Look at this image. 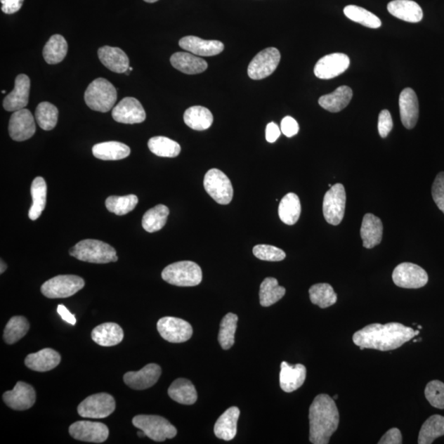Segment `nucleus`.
<instances>
[{
	"mask_svg": "<svg viewBox=\"0 0 444 444\" xmlns=\"http://www.w3.org/2000/svg\"><path fill=\"white\" fill-rule=\"evenodd\" d=\"M414 336L413 328L402 323L389 322L384 325L373 323L357 331L353 335V341L360 350L388 351L399 348Z\"/></svg>",
	"mask_w": 444,
	"mask_h": 444,
	"instance_id": "f257e3e1",
	"label": "nucleus"
},
{
	"mask_svg": "<svg viewBox=\"0 0 444 444\" xmlns=\"http://www.w3.org/2000/svg\"><path fill=\"white\" fill-rule=\"evenodd\" d=\"M310 440L313 444H327L339 426V412L334 399L320 394L313 400L308 413Z\"/></svg>",
	"mask_w": 444,
	"mask_h": 444,
	"instance_id": "f03ea898",
	"label": "nucleus"
},
{
	"mask_svg": "<svg viewBox=\"0 0 444 444\" xmlns=\"http://www.w3.org/2000/svg\"><path fill=\"white\" fill-rule=\"evenodd\" d=\"M70 254L80 261L91 263L117 262V251L108 244L96 240H84L72 247Z\"/></svg>",
	"mask_w": 444,
	"mask_h": 444,
	"instance_id": "7ed1b4c3",
	"label": "nucleus"
},
{
	"mask_svg": "<svg viewBox=\"0 0 444 444\" xmlns=\"http://www.w3.org/2000/svg\"><path fill=\"white\" fill-rule=\"evenodd\" d=\"M84 100L90 109L103 113L108 112L117 103V91L108 80L99 78L88 86Z\"/></svg>",
	"mask_w": 444,
	"mask_h": 444,
	"instance_id": "20e7f679",
	"label": "nucleus"
},
{
	"mask_svg": "<svg viewBox=\"0 0 444 444\" xmlns=\"http://www.w3.org/2000/svg\"><path fill=\"white\" fill-rule=\"evenodd\" d=\"M164 281L177 287H195L202 282V272L197 263L181 261L169 265L163 270Z\"/></svg>",
	"mask_w": 444,
	"mask_h": 444,
	"instance_id": "39448f33",
	"label": "nucleus"
},
{
	"mask_svg": "<svg viewBox=\"0 0 444 444\" xmlns=\"http://www.w3.org/2000/svg\"><path fill=\"white\" fill-rule=\"evenodd\" d=\"M135 427L146 433L147 437L156 442H164L175 438L177 429L168 419L150 414H139L133 419Z\"/></svg>",
	"mask_w": 444,
	"mask_h": 444,
	"instance_id": "423d86ee",
	"label": "nucleus"
},
{
	"mask_svg": "<svg viewBox=\"0 0 444 444\" xmlns=\"http://www.w3.org/2000/svg\"><path fill=\"white\" fill-rule=\"evenodd\" d=\"M84 286V280L79 276L60 275V276L48 280L42 285L41 291L47 298H67L74 296Z\"/></svg>",
	"mask_w": 444,
	"mask_h": 444,
	"instance_id": "0eeeda50",
	"label": "nucleus"
},
{
	"mask_svg": "<svg viewBox=\"0 0 444 444\" xmlns=\"http://www.w3.org/2000/svg\"><path fill=\"white\" fill-rule=\"evenodd\" d=\"M204 189L217 204H229L233 199L234 190L230 178L218 169H211L206 173Z\"/></svg>",
	"mask_w": 444,
	"mask_h": 444,
	"instance_id": "6e6552de",
	"label": "nucleus"
},
{
	"mask_svg": "<svg viewBox=\"0 0 444 444\" xmlns=\"http://www.w3.org/2000/svg\"><path fill=\"white\" fill-rule=\"evenodd\" d=\"M346 195L344 185L336 183L326 192L322 211L325 218L332 226L339 225L345 215Z\"/></svg>",
	"mask_w": 444,
	"mask_h": 444,
	"instance_id": "1a4fd4ad",
	"label": "nucleus"
},
{
	"mask_svg": "<svg viewBox=\"0 0 444 444\" xmlns=\"http://www.w3.org/2000/svg\"><path fill=\"white\" fill-rule=\"evenodd\" d=\"M115 400L108 393H98L90 396L78 407L80 417L89 419L108 417L115 410Z\"/></svg>",
	"mask_w": 444,
	"mask_h": 444,
	"instance_id": "9d476101",
	"label": "nucleus"
},
{
	"mask_svg": "<svg viewBox=\"0 0 444 444\" xmlns=\"http://www.w3.org/2000/svg\"><path fill=\"white\" fill-rule=\"evenodd\" d=\"M281 54L276 48H267L254 56L248 67V75L251 79L261 80L268 78L277 70Z\"/></svg>",
	"mask_w": 444,
	"mask_h": 444,
	"instance_id": "9b49d317",
	"label": "nucleus"
},
{
	"mask_svg": "<svg viewBox=\"0 0 444 444\" xmlns=\"http://www.w3.org/2000/svg\"><path fill=\"white\" fill-rule=\"evenodd\" d=\"M393 280L398 287L405 289L422 288L428 283V274L417 264L403 263L396 267Z\"/></svg>",
	"mask_w": 444,
	"mask_h": 444,
	"instance_id": "f8f14e48",
	"label": "nucleus"
},
{
	"mask_svg": "<svg viewBox=\"0 0 444 444\" xmlns=\"http://www.w3.org/2000/svg\"><path fill=\"white\" fill-rule=\"evenodd\" d=\"M157 330L163 339L171 344H182L191 339L192 327L190 322L174 317H164L157 322Z\"/></svg>",
	"mask_w": 444,
	"mask_h": 444,
	"instance_id": "ddd939ff",
	"label": "nucleus"
},
{
	"mask_svg": "<svg viewBox=\"0 0 444 444\" xmlns=\"http://www.w3.org/2000/svg\"><path fill=\"white\" fill-rule=\"evenodd\" d=\"M70 436L77 440L101 443L109 437V429L105 424L89 421L77 422L69 429Z\"/></svg>",
	"mask_w": 444,
	"mask_h": 444,
	"instance_id": "4468645a",
	"label": "nucleus"
},
{
	"mask_svg": "<svg viewBox=\"0 0 444 444\" xmlns=\"http://www.w3.org/2000/svg\"><path fill=\"white\" fill-rule=\"evenodd\" d=\"M8 133L14 141L23 142L36 133V124L30 110L14 111L8 124Z\"/></svg>",
	"mask_w": 444,
	"mask_h": 444,
	"instance_id": "2eb2a0df",
	"label": "nucleus"
},
{
	"mask_svg": "<svg viewBox=\"0 0 444 444\" xmlns=\"http://www.w3.org/2000/svg\"><path fill=\"white\" fill-rule=\"evenodd\" d=\"M350 66L349 57L342 53H334L322 57L317 62L315 74L320 79H332L344 74Z\"/></svg>",
	"mask_w": 444,
	"mask_h": 444,
	"instance_id": "dca6fc26",
	"label": "nucleus"
},
{
	"mask_svg": "<svg viewBox=\"0 0 444 444\" xmlns=\"http://www.w3.org/2000/svg\"><path fill=\"white\" fill-rule=\"evenodd\" d=\"M115 122L133 124L143 123L146 119V112L139 100L134 98H125L112 110Z\"/></svg>",
	"mask_w": 444,
	"mask_h": 444,
	"instance_id": "f3484780",
	"label": "nucleus"
},
{
	"mask_svg": "<svg viewBox=\"0 0 444 444\" xmlns=\"http://www.w3.org/2000/svg\"><path fill=\"white\" fill-rule=\"evenodd\" d=\"M36 398L35 389L24 382H18L12 391H8L3 395L4 402L15 411L30 409L35 404Z\"/></svg>",
	"mask_w": 444,
	"mask_h": 444,
	"instance_id": "a211bd4d",
	"label": "nucleus"
},
{
	"mask_svg": "<svg viewBox=\"0 0 444 444\" xmlns=\"http://www.w3.org/2000/svg\"><path fill=\"white\" fill-rule=\"evenodd\" d=\"M162 375V368L157 364H148L137 372H128L124 375L125 384L134 390H145L157 383Z\"/></svg>",
	"mask_w": 444,
	"mask_h": 444,
	"instance_id": "6ab92c4d",
	"label": "nucleus"
},
{
	"mask_svg": "<svg viewBox=\"0 0 444 444\" xmlns=\"http://www.w3.org/2000/svg\"><path fill=\"white\" fill-rule=\"evenodd\" d=\"M31 81L26 74L16 77L14 89L4 100L3 106L9 112L26 107L30 96Z\"/></svg>",
	"mask_w": 444,
	"mask_h": 444,
	"instance_id": "aec40b11",
	"label": "nucleus"
},
{
	"mask_svg": "<svg viewBox=\"0 0 444 444\" xmlns=\"http://www.w3.org/2000/svg\"><path fill=\"white\" fill-rule=\"evenodd\" d=\"M400 119L407 129L416 126L419 119V101L412 89H405L399 96Z\"/></svg>",
	"mask_w": 444,
	"mask_h": 444,
	"instance_id": "412c9836",
	"label": "nucleus"
},
{
	"mask_svg": "<svg viewBox=\"0 0 444 444\" xmlns=\"http://www.w3.org/2000/svg\"><path fill=\"white\" fill-rule=\"evenodd\" d=\"M178 45L183 50L200 56H214L224 50L223 43L219 41L204 40L194 36L183 37Z\"/></svg>",
	"mask_w": 444,
	"mask_h": 444,
	"instance_id": "4be33fe9",
	"label": "nucleus"
},
{
	"mask_svg": "<svg viewBox=\"0 0 444 444\" xmlns=\"http://www.w3.org/2000/svg\"><path fill=\"white\" fill-rule=\"evenodd\" d=\"M306 368L305 365L297 364L289 365L283 361L280 372V386L286 393H292L300 388L306 379Z\"/></svg>",
	"mask_w": 444,
	"mask_h": 444,
	"instance_id": "5701e85b",
	"label": "nucleus"
},
{
	"mask_svg": "<svg viewBox=\"0 0 444 444\" xmlns=\"http://www.w3.org/2000/svg\"><path fill=\"white\" fill-rule=\"evenodd\" d=\"M60 353L51 348H45L37 353L29 354L25 359V365L37 372H46L60 365Z\"/></svg>",
	"mask_w": 444,
	"mask_h": 444,
	"instance_id": "b1692460",
	"label": "nucleus"
},
{
	"mask_svg": "<svg viewBox=\"0 0 444 444\" xmlns=\"http://www.w3.org/2000/svg\"><path fill=\"white\" fill-rule=\"evenodd\" d=\"M383 223L378 216L365 214L362 221L360 236L366 249H373L379 245L383 238Z\"/></svg>",
	"mask_w": 444,
	"mask_h": 444,
	"instance_id": "393cba45",
	"label": "nucleus"
},
{
	"mask_svg": "<svg viewBox=\"0 0 444 444\" xmlns=\"http://www.w3.org/2000/svg\"><path fill=\"white\" fill-rule=\"evenodd\" d=\"M98 57L103 65L117 74H123L129 70V57L118 47H101L98 50Z\"/></svg>",
	"mask_w": 444,
	"mask_h": 444,
	"instance_id": "a878e982",
	"label": "nucleus"
},
{
	"mask_svg": "<svg viewBox=\"0 0 444 444\" xmlns=\"http://www.w3.org/2000/svg\"><path fill=\"white\" fill-rule=\"evenodd\" d=\"M388 11L393 16L407 22L417 23L423 18L422 8L412 0H393L388 4Z\"/></svg>",
	"mask_w": 444,
	"mask_h": 444,
	"instance_id": "bb28decb",
	"label": "nucleus"
},
{
	"mask_svg": "<svg viewBox=\"0 0 444 444\" xmlns=\"http://www.w3.org/2000/svg\"><path fill=\"white\" fill-rule=\"evenodd\" d=\"M240 409L230 407L217 419L215 426V436L225 441H230L237 433V422L240 417Z\"/></svg>",
	"mask_w": 444,
	"mask_h": 444,
	"instance_id": "cd10ccee",
	"label": "nucleus"
},
{
	"mask_svg": "<svg viewBox=\"0 0 444 444\" xmlns=\"http://www.w3.org/2000/svg\"><path fill=\"white\" fill-rule=\"evenodd\" d=\"M91 339L101 346H114L124 339L122 327L115 322H105L91 332Z\"/></svg>",
	"mask_w": 444,
	"mask_h": 444,
	"instance_id": "c85d7f7f",
	"label": "nucleus"
},
{
	"mask_svg": "<svg viewBox=\"0 0 444 444\" xmlns=\"http://www.w3.org/2000/svg\"><path fill=\"white\" fill-rule=\"evenodd\" d=\"M171 64L176 70L186 74H197L207 69V63L202 58L187 52H177L171 57Z\"/></svg>",
	"mask_w": 444,
	"mask_h": 444,
	"instance_id": "c756f323",
	"label": "nucleus"
},
{
	"mask_svg": "<svg viewBox=\"0 0 444 444\" xmlns=\"http://www.w3.org/2000/svg\"><path fill=\"white\" fill-rule=\"evenodd\" d=\"M353 96V91L347 86H339L333 93L321 96L318 104L332 113L340 112L348 105Z\"/></svg>",
	"mask_w": 444,
	"mask_h": 444,
	"instance_id": "7c9ffc66",
	"label": "nucleus"
},
{
	"mask_svg": "<svg viewBox=\"0 0 444 444\" xmlns=\"http://www.w3.org/2000/svg\"><path fill=\"white\" fill-rule=\"evenodd\" d=\"M130 148L119 142H105L96 144L93 148V156L103 161H118L130 155Z\"/></svg>",
	"mask_w": 444,
	"mask_h": 444,
	"instance_id": "2f4dec72",
	"label": "nucleus"
},
{
	"mask_svg": "<svg viewBox=\"0 0 444 444\" xmlns=\"http://www.w3.org/2000/svg\"><path fill=\"white\" fill-rule=\"evenodd\" d=\"M168 395L175 402L183 405L195 404L197 399L195 385L185 379L174 381L168 389Z\"/></svg>",
	"mask_w": 444,
	"mask_h": 444,
	"instance_id": "473e14b6",
	"label": "nucleus"
},
{
	"mask_svg": "<svg viewBox=\"0 0 444 444\" xmlns=\"http://www.w3.org/2000/svg\"><path fill=\"white\" fill-rule=\"evenodd\" d=\"M183 122L190 129L202 131L211 127L214 123V115L204 106H192L183 114Z\"/></svg>",
	"mask_w": 444,
	"mask_h": 444,
	"instance_id": "72a5a7b5",
	"label": "nucleus"
},
{
	"mask_svg": "<svg viewBox=\"0 0 444 444\" xmlns=\"http://www.w3.org/2000/svg\"><path fill=\"white\" fill-rule=\"evenodd\" d=\"M301 214V204L299 197L289 192L280 202L278 214L285 224L292 226L296 223Z\"/></svg>",
	"mask_w": 444,
	"mask_h": 444,
	"instance_id": "f704fd0d",
	"label": "nucleus"
},
{
	"mask_svg": "<svg viewBox=\"0 0 444 444\" xmlns=\"http://www.w3.org/2000/svg\"><path fill=\"white\" fill-rule=\"evenodd\" d=\"M32 205L29 210V218L36 221L39 218L46 205L47 185L42 177H37L31 187Z\"/></svg>",
	"mask_w": 444,
	"mask_h": 444,
	"instance_id": "c9c22d12",
	"label": "nucleus"
},
{
	"mask_svg": "<svg viewBox=\"0 0 444 444\" xmlns=\"http://www.w3.org/2000/svg\"><path fill=\"white\" fill-rule=\"evenodd\" d=\"M67 52V43L61 35H53L43 48V57L47 64L57 65L65 60Z\"/></svg>",
	"mask_w": 444,
	"mask_h": 444,
	"instance_id": "e433bc0d",
	"label": "nucleus"
},
{
	"mask_svg": "<svg viewBox=\"0 0 444 444\" xmlns=\"http://www.w3.org/2000/svg\"><path fill=\"white\" fill-rule=\"evenodd\" d=\"M170 210L165 205L159 204L149 209L144 214L142 221L143 228L149 233H157L165 226Z\"/></svg>",
	"mask_w": 444,
	"mask_h": 444,
	"instance_id": "4c0bfd02",
	"label": "nucleus"
},
{
	"mask_svg": "<svg viewBox=\"0 0 444 444\" xmlns=\"http://www.w3.org/2000/svg\"><path fill=\"white\" fill-rule=\"evenodd\" d=\"M285 294H286V289L279 286L276 278H265L260 286V303L263 307L271 306L281 300Z\"/></svg>",
	"mask_w": 444,
	"mask_h": 444,
	"instance_id": "58836bf2",
	"label": "nucleus"
},
{
	"mask_svg": "<svg viewBox=\"0 0 444 444\" xmlns=\"http://www.w3.org/2000/svg\"><path fill=\"white\" fill-rule=\"evenodd\" d=\"M444 436V417L440 414L433 416L426 419L423 424L419 433V444H431L436 438Z\"/></svg>",
	"mask_w": 444,
	"mask_h": 444,
	"instance_id": "ea45409f",
	"label": "nucleus"
},
{
	"mask_svg": "<svg viewBox=\"0 0 444 444\" xmlns=\"http://www.w3.org/2000/svg\"><path fill=\"white\" fill-rule=\"evenodd\" d=\"M310 298L313 305L326 308L335 305L337 296L331 285L318 283L313 285L310 289Z\"/></svg>",
	"mask_w": 444,
	"mask_h": 444,
	"instance_id": "a19ab883",
	"label": "nucleus"
},
{
	"mask_svg": "<svg viewBox=\"0 0 444 444\" xmlns=\"http://www.w3.org/2000/svg\"><path fill=\"white\" fill-rule=\"evenodd\" d=\"M148 145L150 151L158 157H176L181 152L180 144L166 137H153Z\"/></svg>",
	"mask_w": 444,
	"mask_h": 444,
	"instance_id": "79ce46f5",
	"label": "nucleus"
},
{
	"mask_svg": "<svg viewBox=\"0 0 444 444\" xmlns=\"http://www.w3.org/2000/svg\"><path fill=\"white\" fill-rule=\"evenodd\" d=\"M29 329H30V325L26 318L14 316L8 322L4 329V340L8 345L14 344L25 337Z\"/></svg>",
	"mask_w": 444,
	"mask_h": 444,
	"instance_id": "37998d69",
	"label": "nucleus"
},
{
	"mask_svg": "<svg viewBox=\"0 0 444 444\" xmlns=\"http://www.w3.org/2000/svg\"><path fill=\"white\" fill-rule=\"evenodd\" d=\"M238 316L235 313H229L220 325L218 341L222 349L229 350L235 344V334L237 328Z\"/></svg>",
	"mask_w": 444,
	"mask_h": 444,
	"instance_id": "c03bdc74",
	"label": "nucleus"
},
{
	"mask_svg": "<svg viewBox=\"0 0 444 444\" xmlns=\"http://www.w3.org/2000/svg\"><path fill=\"white\" fill-rule=\"evenodd\" d=\"M344 13L351 21L360 23L366 27L377 29L382 26V22L377 16L363 8L348 6L344 8Z\"/></svg>",
	"mask_w": 444,
	"mask_h": 444,
	"instance_id": "a18cd8bd",
	"label": "nucleus"
},
{
	"mask_svg": "<svg viewBox=\"0 0 444 444\" xmlns=\"http://www.w3.org/2000/svg\"><path fill=\"white\" fill-rule=\"evenodd\" d=\"M59 117V110L56 105L44 101L37 105L36 119L38 125L46 131L55 129Z\"/></svg>",
	"mask_w": 444,
	"mask_h": 444,
	"instance_id": "49530a36",
	"label": "nucleus"
},
{
	"mask_svg": "<svg viewBox=\"0 0 444 444\" xmlns=\"http://www.w3.org/2000/svg\"><path fill=\"white\" fill-rule=\"evenodd\" d=\"M138 199L136 195L110 196L105 201L106 209L115 215L124 216L136 207Z\"/></svg>",
	"mask_w": 444,
	"mask_h": 444,
	"instance_id": "de8ad7c7",
	"label": "nucleus"
},
{
	"mask_svg": "<svg viewBox=\"0 0 444 444\" xmlns=\"http://www.w3.org/2000/svg\"><path fill=\"white\" fill-rule=\"evenodd\" d=\"M424 395L432 407L444 409V384L441 381L429 382L424 390Z\"/></svg>",
	"mask_w": 444,
	"mask_h": 444,
	"instance_id": "09e8293b",
	"label": "nucleus"
},
{
	"mask_svg": "<svg viewBox=\"0 0 444 444\" xmlns=\"http://www.w3.org/2000/svg\"><path fill=\"white\" fill-rule=\"evenodd\" d=\"M253 253L256 258L263 261L279 262L286 258V253L281 249L268 244H258L254 246Z\"/></svg>",
	"mask_w": 444,
	"mask_h": 444,
	"instance_id": "8fccbe9b",
	"label": "nucleus"
},
{
	"mask_svg": "<svg viewBox=\"0 0 444 444\" xmlns=\"http://www.w3.org/2000/svg\"><path fill=\"white\" fill-rule=\"evenodd\" d=\"M432 197L438 209L444 214V172L439 173L433 181Z\"/></svg>",
	"mask_w": 444,
	"mask_h": 444,
	"instance_id": "3c124183",
	"label": "nucleus"
},
{
	"mask_svg": "<svg viewBox=\"0 0 444 444\" xmlns=\"http://www.w3.org/2000/svg\"><path fill=\"white\" fill-rule=\"evenodd\" d=\"M393 122L388 110L381 111L379 115L378 129L381 137L386 138L392 131Z\"/></svg>",
	"mask_w": 444,
	"mask_h": 444,
	"instance_id": "603ef678",
	"label": "nucleus"
},
{
	"mask_svg": "<svg viewBox=\"0 0 444 444\" xmlns=\"http://www.w3.org/2000/svg\"><path fill=\"white\" fill-rule=\"evenodd\" d=\"M299 124L296 119L291 117H285L281 123V131L288 138H292L299 132Z\"/></svg>",
	"mask_w": 444,
	"mask_h": 444,
	"instance_id": "864d4df0",
	"label": "nucleus"
},
{
	"mask_svg": "<svg viewBox=\"0 0 444 444\" xmlns=\"http://www.w3.org/2000/svg\"><path fill=\"white\" fill-rule=\"evenodd\" d=\"M379 444H402V433L397 428H393L384 434L379 441Z\"/></svg>",
	"mask_w": 444,
	"mask_h": 444,
	"instance_id": "5fc2aeb1",
	"label": "nucleus"
},
{
	"mask_svg": "<svg viewBox=\"0 0 444 444\" xmlns=\"http://www.w3.org/2000/svg\"><path fill=\"white\" fill-rule=\"evenodd\" d=\"M0 2H1V9L4 13L13 14L20 11L24 0H0Z\"/></svg>",
	"mask_w": 444,
	"mask_h": 444,
	"instance_id": "6e6d98bb",
	"label": "nucleus"
},
{
	"mask_svg": "<svg viewBox=\"0 0 444 444\" xmlns=\"http://www.w3.org/2000/svg\"><path fill=\"white\" fill-rule=\"evenodd\" d=\"M281 129L278 125L274 122L269 123L266 127V140L270 143L277 141L280 135H281Z\"/></svg>",
	"mask_w": 444,
	"mask_h": 444,
	"instance_id": "4d7b16f0",
	"label": "nucleus"
},
{
	"mask_svg": "<svg viewBox=\"0 0 444 444\" xmlns=\"http://www.w3.org/2000/svg\"><path fill=\"white\" fill-rule=\"evenodd\" d=\"M57 312L59 313L63 320L72 325H75L77 320L74 315H72L67 308L63 305L58 306Z\"/></svg>",
	"mask_w": 444,
	"mask_h": 444,
	"instance_id": "13d9d810",
	"label": "nucleus"
},
{
	"mask_svg": "<svg viewBox=\"0 0 444 444\" xmlns=\"http://www.w3.org/2000/svg\"><path fill=\"white\" fill-rule=\"evenodd\" d=\"M0 265H1V268H0V273L3 274L4 272L6 271L7 265L3 261V260H1V263H0Z\"/></svg>",
	"mask_w": 444,
	"mask_h": 444,
	"instance_id": "bf43d9fd",
	"label": "nucleus"
},
{
	"mask_svg": "<svg viewBox=\"0 0 444 444\" xmlns=\"http://www.w3.org/2000/svg\"><path fill=\"white\" fill-rule=\"evenodd\" d=\"M138 436H139L140 438H143V437H145V436H146V433H145L143 431H138Z\"/></svg>",
	"mask_w": 444,
	"mask_h": 444,
	"instance_id": "052dcab7",
	"label": "nucleus"
},
{
	"mask_svg": "<svg viewBox=\"0 0 444 444\" xmlns=\"http://www.w3.org/2000/svg\"><path fill=\"white\" fill-rule=\"evenodd\" d=\"M144 1L147 2V3L152 4V3H155V2L158 1V0H144Z\"/></svg>",
	"mask_w": 444,
	"mask_h": 444,
	"instance_id": "680f3d73",
	"label": "nucleus"
},
{
	"mask_svg": "<svg viewBox=\"0 0 444 444\" xmlns=\"http://www.w3.org/2000/svg\"><path fill=\"white\" fill-rule=\"evenodd\" d=\"M419 334V330L414 331V335L418 336Z\"/></svg>",
	"mask_w": 444,
	"mask_h": 444,
	"instance_id": "e2e57ef3",
	"label": "nucleus"
},
{
	"mask_svg": "<svg viewBox=\"0 0 444 444\" xmlns=\"http://www.w3.org/2000/svg\"><path fill=\"white\" fill-rule=\"evenodd\" d=\"M337 398H339V396H337V395L334 396V398H333V399H335V400L337 399Z\"/></svg>",
	"mask_w": 444,
	"mask_h": 444,
	"instance_id": "0e129e2a",
	"label": "nucleus"
},
{
	"mask_svg": "<svg viewBox=\"0 0 444 444\" xmlns=\"http://www.w3.org/2000/svg\"><path fill=\"white\" fill-rule=\"evenodd\" d=\"M418 328H419V329H422V326H421V325H419V326H418Z\"/></svg>",
	"mask_w": 444,
	"mask_h": 444,
	"instance_id": "69168bd1",
	"label": "nucleus"
},
{
	"mask_svg": "<svg viewBox=\"0 0 444 444\" xmlns=\"http://www.w3.org/2000/svg\"><path fill=\"white\" fill-rule=\"evenodd\" d=\"M1 93H6V91H1Z\"/></svg>",
	"mask_w": 444,
	"mask_h": 444,
	"instance_id": "338daca9",
	"label": "nucleus"
}]
</instances>
